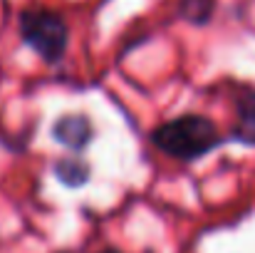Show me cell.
I'll return each instance as SVG.
<instances>
[{
    "mask_svg": "<svg viewBox=\"0 0 255 253\" xmlns=\"http://www.w3.org/2000/svg\"><path fill=\"white\" fill-rule=\"evenodd\" d=\"M233 137L243 144H255V89L238 97V102H236Z\"/></svg>",
    "mask_w": 255,
    "mask_h": 253,
    "instance_id": "cell-4",
    "label": "cell"
},
{
    "mask_svg": "<svg viewBox=\"0 0 255 253\" xmlns=\"http://www.w3.org/2000/svg\"><path fill=\"white\" fill-rule=\"evenodd\" d=\"M99 253H119V251H114V249H104V251H99Z\"/></svg>",
    "mask_w": 255,
    "mask_h": 253,
    "instance_id": "cell-7",
    "label": "cell"
},
{
    "mask_svg": "<svg viewBox=\"0 0 255 253\" xmlns=\"http://www.w3.org/2000/svg\"><path fill=\"white\" fill-rule=\"evenodd\" d=\"M20 35L45 62H60L70 37L67 22L45 7H27L20 12Z\"/></svg>",
    "mask_w": 255,
    "mask_h": 253,
    "instance_id": "cell-2",
    "label": "cell"
},
{
    "mask_svg": "<svg viewBox=\"0 0 255 253\" xmlns=\"http://www.w3.org/2000/svg\"><path fill=\"white\" fill-rule=\"evenodd\" d=\"M55 174L67 186H82L87 179H89V167L80 157H65V159H60L55 164Z\"/></svg>",
    "mask_w": 255,
    "mask_h": 253,
    "instance_id": "cell-5",
    "label": "cell"
},
{
    "mask_svg": "<svg viewBox=\"0 0 255 253\" xmlns=\"http://www.w3.org/2000/svg\"><path fill=\"white\" fill-rule=\"evenodd\" d=\"M216 0H181L178 2V15L193 25H206L213 15Z\"/></svg>",
    "mask_w": 255,
    "mask_h": 253,
    "instance_id": "cell-6",
    "label": "cell"
},
{
    "mask_svg": "<svg viewBox=\"0 0 255 253\" xmlns=\"http://www.w3.org/2000/svg\"><path fill=\"white\" fill-rule=\"evenodd\" d=\"M52 137L62 147H67L72 152H80V149H85L89 144V139H92V124L82 114H65V117H60L55 122Z\"/></svg>",
    "mask_w": 255,
    "mask_h": 253,
    "instance_id": "cell-3",
    "label": "cell"
},
{
    "mask_svg": "<svg viewBox=\"0 0 255 253\" xmlns=\"http://www.w3.org/2000/svg\"><path fill=\"white\" fill-rule=\"evenodd\" d=\"M221 139H218L216 124L201 114H181L171 122L159 124L151 132V144L159 152L169 154L173 159H181V162L203 157Z\"/></svg>",
    "mask_w": 255,
    "mask_h": 253,
    "instance_id": "cell-1",
    "label": "cell"
}]
</instances>
